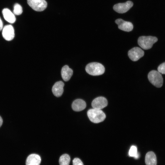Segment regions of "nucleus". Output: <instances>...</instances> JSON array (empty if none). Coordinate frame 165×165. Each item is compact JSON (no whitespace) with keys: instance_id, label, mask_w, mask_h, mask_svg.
I'll return each mask as SVG.
<instances>
[{"instance_id":"nucleus-10","label":"nucleus","mask_w":165,"mask_h":165,"mask_svg":"<svg viewBox=\"0 0 165 165\" xmlns=\"http://www.w3.org/2000/svg\"><path fill=\"white\" fill-rule=\"evenodd\" d=\"M115 22L118 25V28L122 31L129 32L133 29V25L130 22L124 21L121 19H116Z\"/></svg>"},{"instance_id":"nucleus-22","label":"nucleus","mask_w":165,"mask_h":165,"mask_svg":"<svg viewBox=\"0 0 165 165\" xmlns=\"http://www.w3.org/2000/svg\"><path fill=\"white\" fill-rule=\"evenodd\" d=\"M3 24L2 21L0 17V31L2 30L3 28Z\"/></svg>"},{"instance_id":"nucleus-3","label":"nucleus","mask_w":165,"mask_h":165,"mask_svg":"<svg viewBox=\"0 0 165 165\" xmlns=\"http://www.w3.org/2000/svg\"><path fill=\"white\" fill-rule=\"evenodd\" d=\"M157 40V38L155 37L141 36L138 38V45L143 49L148 50L151 48Z\"/></svg>"},{"instance_id":"nucleus-5","label":"nucleus","mask_w":165,"mask_h":165,"mask_svg":"<svg viewBox=\"0 0 165 165\" xmlns=\"http://www.w3.org/2000/svg\"><path fill=\"white\" fill-rule=\"evenodd\" d=\"M28 5L34 10L42 11L47 6V3L45 0H27Z\"/></svg>"},{"instance_id":"nucleus-19","label":"nucleus","mask_w":165,"mask_h":165,"mask_svg":"<svg viewBox=\"0 0 165 165\" xmlns=\"http://www.w3.org/2000/svg\"><path fill=\"white\" fill-rule=\"evenodd\" d=\"M13 13L16 15H20L22 13V8L18 3H16L14 6Z\"/></svg>"},{"instance_id":"nucleus-2","label":"nucleus","mask_w":165,"mask_h":165,"mask_svg":"<svg viewBox=\"0 0 165 165\" xmlns=\"http://www.w3.org/2000/svg\"><path fill=\"white\" fill-rule=\"evenodd\" d=\"M87 114L90 121L94 123L102 122L106 118L105 114L101 109H90L88 111Z\"/></svg>"},{"instance_id":"nucleus-1","label":"nucleus","mask_w":165,"mask_h":165,"mask_svg":"<svg viewBox=\"0 0 165 165\" xmlns=\"http://www.w3.org/2000/svg\"><path fill=\"white\" fill-rule=\"evenodd\" d=\"M85 70L88 74L96 76L103 74L105 71V68L101 64L93 62L87 64Z\"/></svg>"},{"instance_id":"nucleus-17","label":"nucleus","mask_w":165,"mask_h":165,"mask_svg":"<svg viewBox=\"0 0 165 165\" xmlns=\"http://www.w3.org/2000/svg\"><path fill=\"white\" fill-rule=\"evenodd\" d=\"M70 156L66 154L61 155L59 160L60 165H69L70 161Z\"/></svg>"},{"instance_id":"nucleus-4","label":"nucleus","mask_w":165,"mask_h":165,"mask_svg":"<svg viewBox=\"0 0 165 165\" xmlns=\"http://www.w3.org/2000/svg\"><path fill=\"white\" fill-rule=\"evenodd\" d=\"M148 79L150 82L157 87H160L163 85V79L160 73L158 71L152 70L148 74Z\"/></svg>"},{"instance_id":"nucleus-23","label":"nucleus","mask_w":165,"mask_h":165,"mask_svg":"<svg viewBox=\"0 0 165 165\" xmlns=\"http://www.w3.org/2000/svg\"><path fill=\"white\" fill-rule=\"evenodd\" d=\"M3 122L2 119V117L0 116V127L2 126Z\"/></svg>"},{"instance_id":"nucleus-16","label":"nucleus","mask_w":165,"mask_h":165,"mask_svg":"<svg viewBox=\"0 0 165 165\" xmlns=\"http://www.w3.org/2000/svg\"><path fill=\"white\" fill-rule=\"evenodd\" d=\"M145 161L146 165H156V157L155 153L152 151L148 152L145 156Z\"/></svg>"},{"instance_id":"nucleus-20","label":"nucleus","mask_w":165,"mask_h":165,"mask_svg":"<svg viewBox=\"0 0 165 165\" xmlns=\"http://www.w3.org/2000/svg\"><path fill=\"white\" fill-rule=\"evenodd\" d=\"M158 71L160 73L165 74V62L161 64L158 66Z\"/></svg>"},{"instance_id":"nucleus-11","label":"nucleus","mask_w":165,"mask_h":165,"mask_svg":"<svg viewBox=\"0 0 165 165\" xmlns=\"http://www.w3.org/2000/svg\"><path fill=\"white\" fill-rule=\"evenodd\" d=\"M64 86V83L61 81L57 82L54 84L52 88V91L54 96L58 97L62 95Z\"/></svg>"},{"instance_id":"nucleus-18","label":"nucleus","mask_w":165,"mask_h":165,"mask_svg":"<svg viewBox=\"0 0 165 165\" xmlns=\"http://www.w3.org/2000/svg\"><path fill=\"white\" fill-rule=\"evenodd\" d=\"M130 156L134 157L135 159H138L139 157V155L138 152L137 147L133 145L131 146L129 152Z\"/></svg>"},{"instance_id":"nucleus-8","label":"nucleus","mask_w":165,"mask_h":165,"mask_svg":"<svg viewBox=\"0 0 165 165\" xmlns=\"http://www.w3.org/2000/svg\"><path fill=\"white\" fill-rule=\"evenodd\" d=\"M14 35V29L12 25H7L4 27L2 35L4 39L7 41H11L13 39Z\"/></svg>"},{"instance_id":"nucleus-9","label":"nucleus","mask_w":165,"mask_h":165,"mask_svg":"<svg viewBox=\"0 0 165 165\" xmlns=\"http://www.w3.org/2000/svg\"><path fill=\"white\" fill-rule=\"evenodd\" d=\"M108 105L106 99L103 97H97L94 99L91 104L93 108L101 109L106 107Z\"/></svg>"},{"instance_id":"nucleus-6","label":"nucleus","mask_w":165,"mask_h":165,"mask_svg":"<svg viewBox=\"0 0 165 165\" xmlns=\"http://www.w3.org/2000/svg\"><path fill=\"white\" fill-rule=\"evenodd\" d=\"M129 58L132 61H135L143 56L144 52L140 48L135 47L130 50L128 53Z\"/></svg>"},{"instance_id":"nucleus-12","label":"nucleus","mask_w":165,"mask_h":165,"mask_svg":"<svg viewBox=\"0 0 165 165\" xmlns=\"http://www.w3.org/2000/svg\"><path fill=\"white\" fill-rule=\"evenodd\" d=\"M41 162L40 156L36 154L29 155L27 158L26 161V165H40Z\"/></svg>"},{"instance_id":"nucleus-14","label":"nucleus","mask_w":165,"mask_h":165,"mask_svg":"<svg viewBox=\"0 0 165 165\" xmlns=\"http://www.w3.org/2000/svg\"><path fill=\"white\" fill-rule=\"evenodd\" d=\"M72 70L68 66H64L61 70V76L63 79L65 81H68L73 74Z\"/></svg>"},{"instance_id":"nucleus-21","label":"nucleus","mask_w":165,"mask_h":165,"mask_svg":"<svg viewBox=\"0 0 165 165\" xmlns=\"http://www.w3.org/2000/svg\"><path fill=\"white\" fill-rule=\"evenodd\" d=\"M73 165H83L82 161L77 158H75L73 160Z\"/></svg>"},{"instance_id":"nucleus-13","label":"nucleus","mask_w":165,"mask_h":165,"mask_svg":"<svg viewBox=\"0 0 165 165\" xmlns=\"http://www.w3.org/2000/svg\"><path fill=\"white\" fill-rule=\"evenodd\" d=\"M86 106L85 102L81 99H77L75 100L72 104L73 110L76 112H79L84 110Z\"/></svg>"},{"instance_id":"nucleus-15","label":"nucleus","mask_w":165,"mask_h":165,"mask_svg":"<svg viewBox=\"0 0 165 165\" xmlns=\"http://www.w3.org/2000/svg\"><path fill=\"white\" fill-rule=\"evenodd\" d=\"M2 13L5 20L10 23H14L16 20V18L14 14L8 8L3 9Z\"/></svg>"},{"instance_id":"nucleus-7","label":"nucleus","mask_w":165,"mask_h":165,"mask_svg":"<svg viewBox=\"0 0 165 165\" xmlns=\"http://www.w3.org/2000/svg\"><path fill=\"white\" fill-rule=\"evenodd\" d=\"M133 5V3L132 2L128 1L125 3H119L115 5L113 7V9L117 12L123 13L129 10Z\"/></svg>"}]
</instances>
